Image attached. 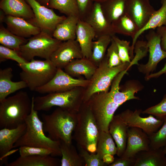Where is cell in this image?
Returning <instances> with one entry per match:
<instances>
[{"label": "cell", "instance_id": "1", "mask_svg": "<svg viewBox=\"0 0 166 166\" xmlns=\"http://www.w3.org/2000/svg\"><path fill=\"white\" fill-rule=\"evenodd\" d=\"M34 97L31 98V112L25 121V132L15 143L14 148L22 146L44 148L51 150L52 156H61L60 140H53L45 134L43 121L38 117V111L34 109Z\"/></svg>", "mask_w": 166, "mask_h": 166}, {"label": "cell", "instance_id": "2", "mask_svg": "<svg viewBox=\"0 0 166 166\" xmlns=\"http://www.w3.org/2000/svg\"><path fill=\"white\" fill-rule=\"evenodd\" d=\"M42 118L44 131L49 137L56 140H61L72 144L73 133L76 127L77 113L58 107L51 113L43 114Z\"/></svg>", "mask_w": 166, "mask_h": 166}, {"label": "cell", "instance_id": "3", "mask_svg": "<svg viewBox=\"0 0 166 166\" xmlns=\"http://www.w3.org/2000/svg\"><path fill=\"white\" fill-rule=\"evenodd\" d=\"M31 107V98L26 91H20L0 101V128H14L25 122Z\"/></svg>", "mask_w": 166, "mask_h": 166}, {"label": "cell", "instance_id": "4", "mask_svg": "<svg viewBox=\"0 0 166 166\" xmlns=\"http://www.w3.org/2000/svg\"><path fill=\"white\" fill-rule=\"evenodd\" d=\"M100 130L88 101L83 102L77 113L73 139L77 145L96 153Z\"/></svg>", "mask_w": 166, "mask_h": 166}, {"label": "cell", "instance_id": "5", "mask_svg": "<svg viewBox=\"0 0 166 166\" xmlns=\"http://www.w3.org/2000/svg\"><path fill=\"white\" fill-rule=\"evenodd\" d=\"M85 88L78 87L68 91L34 97V109L37 111H48L56 106L77 113L83 102Z\"/></svg>", "mask_w": 166, "mask_h": 166}, {"label": "cell", "instance_id": "6", "mask_svg": "<svg viewBox=\"0 0 166 166\" xmlns=\"http://www.w3.org/2000/svg\"><path fill=\"white\" fill-rule=\"evenodd\" d=\"M18 65L22 69L20 73L21 80L25 81L31 91L46 84L55 75L57 68L50 60L34 59Z\"/></svg>", "mask_w": 166, "mask_h": 166}, {"label": "cell", "instance_id": "7", "mask_svg": "<svg viewBox=\"0 0 166 166\" xmlns=\"http://www.w3.org/2000/svg\"><path fill=\"white\" fill-rule=\"evenodd\" d=\"M88 101L100 131L109 132L110 122L117 109L122 105L112 89L96 93Z\"/></svg>", "mask_w": 166, "mask_h": 166}, {"label": "cell", "instance_id": "8", "mask_svg": "<svg viewBox=\"0 0 166 166\" xmlns=\"http://www.w3.org/2000/svg\"><path fill=\"white\" fill-rule=\"evenodd\" d=\"M130 63H123L111 67L108 65L105 56L90 80L89 84L85 88L83 102L89 101L91 97L96 93L108 91L115 77L122 71L128 70L131 66Z\"/></svg>", "mask_w": 166, "mask_h": 166}, {"label": "cell", "instance_id": "9", "mask_svg": "<svg viewBox=\"0 0 166 166\" xmlns=\"http://www.w3.org/2000/svg\"><path fill=\"white\" fill-rule=\"evenodd\" d=\"M62 42L49 34L41 31L29 39L26 43L20 46L18 52L28 62L35 57L49 60Z\"/></svg>", "mask_w": 166, "mask_h": 166}, {"label": "cell", "instance_id": "10", "mask_svg": "<svg viewBox=\"0 0 166 166\" xmlns=\"http://www.w3.org/2000/svg\"><path fill=\"white\" fill-rule=\"evenodd\" d=\"M90 80L75 78L66 73L63 69L57 68L52 79L44 85L35 91L42 94L65 91L78 87H86Z\"/></svg>", "mask_w": 166, "mask_h": 166}, {"label": "cell", "instance_id": "11", "mask_svg": "<svg viewBox=\"0 0 166 166\" xmlns=\"http://www.w3.org/2000/svg\"><path fill=\"white\" fill-rule=\"evenodd\" d=\"M25 0L31 7L34 14V18L30 23L38 27L41 31L52 36L57 26L66 16L57 15L52 9L41 5L36 0Z\"/></svg>", "mask_w": 166, "mask_h": 166}, {"label": "cell", "instance_id": "12", "mask_svg": "<svg viewBox=\"0 0 166 166\" xmlns=\"http://www.w3.org/2000/svg\"><path fill=\"white\" fill-rule=\"evenodd\" d=\"M149 56L148 61L145 64H138L139 71L145 75V77L152 73L158 63L166 58V51L161 46L160 35L153 30H150L146 35Z\"/></svg>", "mask_w": 166, "mask_h": 166}, {"label": "cell", "instance_id": "13", "mask_svg": "<svg viewBox=\"0 0 166 166\" xmlns=\"http://www.w3.org/2000/svg\"><path fill=\"white\" fill-rule=\"evenodd\" d=\"M142 111L141 109L134 111L127 109L119 114L128 127L140 128L148 135L156 132L162 125L163 118H156L151 115L148 117H142L140 116Z\"/></svg>", "mask_w": 166, "mask_h": 166}, {"label": "cell", "instance_id": "14", "mask_svg": "<svg viewBox=\"0 0 166 166\" xmlns=\"http://www.w3.org/2000/svg\"><path fill=\"white\" fill-rule=\"evenodd\" d=\"M82 20L88 23L94 29L96 38L103 35L112 36L116 34L112 23L105 17L99 2H93L91 8Z\"/></svg>", "mask_w": 166, "mask_h": 166}, {"label": "cell", "instance_id": "15", "mask_svg": "<svg viewBox=\"0 0 166 166\" xmlns=\"http://www.w3.org/2000/svg\"><path fill=\"white\" fill-rule=\"evenodd\" d=\"M83 57L79 44L74 39L62 42L50 60L57 68L63 69L73 60Z\"/></svg>", "mask_w": 166, "mask_h": 166}, {"label": "cell", "instance_id": "16", "mask_svg": "<svg viewBox=\"0 0 166 166\" xmlns=\"http://www.w3.org/2000/svg\"><path fill=\"white\" fill-rule=\"evenodd\" d=\"M150 149V142L148 135L140 128L128 127L126 146L121 157H135L138 152L148 151Z\"/></svg>", "mask_w": 166, "mask_h": 166}, {"label": "cell", "instance_id": "17", "mask_svg": "<svg viewBox=\"0 0 166 166\" xmlns=\"http://www.w3.org/2000/svg\"><path fill=\"white\" fill-rule=\"evenodd\" d=\"M149 1L128 0L126 13L135 22L139 30L146 24L156 10Z\"/></svg>", "mask_w": 166, "mask_h": 166}, {"label": "cell", "instance_id": "18", "mask_svg": "<svg viewBox=\"0 0 166 166\" xmlns=\"http://www.w3.org/2000/svg\"><path fill=\"white\" fill-rule=\"evenodd\" d=\"M3 22L12 33L25 38L37 35L41 31L38 27L19 17L6 15Z\"/></svg>", "mask_w": 166, "mask_h": 166}, {"label": "cell", "instance_id": "19", "mask_svg": "<svg viewBox=\"0 0 166 166\" xmlns=\"http://www.w3.org/2000/svg\"><path fill=\"white\" fill-rule=\"evenodd\" d=\"M96 37V33L93 28L85 21L79 19L76 30V39L81 48L83 57L90 59L93 40Z\"/></svg>", "mask_w": 166, "mask_h": 166}, {"label": "cell", "instance_id": "20", "mask_svg": "<svg viewBox=\"0 0 166 166\" xmlns=\"http://www.w3.org/2000/svg\"><path fill=\"white\" fill-rule=\"evenodd\" d=\"M128 126L119 114L114 115L109 125V131L115 141L117 148V155L121 157L126 146Z\"/></svg>", "mask_w": 166, "mask_h": 166}, {"label": "cell", "instance_id": "21", "mask_svg": "<svg viewBox=\"0 0 166 166\" xmlns=\"http://www.w3.org/2000/svg\"><path fill=\"white\" fill-rule=\"evenodd\" d=\"M0 8L6 15L21 17L30 22L34 18L32 9L25 0H0Z\"/></svg>", "mask_w": 166, "mask_h": 166}, {"label": "cell", "instance_id": "22", "mask_svg": "<svg viewBox=\"0 0 166 166\" xmlns=\"http://www.w3.org/2000/svg\"><path fill=\"white\" fill-rule=\"evenodd\" d=\"M26 128L25 122L15 128H4L0 130V158L14 148V145L24 133Z\"/></svg>", "mask_w": 166, "mask_h": 166}, {"label": "cell", "instance_id": "23", "mask_svg": "<svg viewBox=\"0 0 166 166\" xmlns=\"http://www.w3.org/2000/svg\"><path fill=\"white\" fill-rule=\"evenodd\" d=\"M97 67L90 59L83 57L73 60L63 69L66 73L73 77L83 76L85 79L90 80Z\"/></svg>", "mask_w": 166, "mask_h": 166}, {"label": "cell", "instance_id": "24", "mask_svg": "<svg viewBox=\"0 0 166 166\" xmlns=\"http://www.w3.org/2000/svg\"><path fill=\"white\" fill-rule=\"evenodd\" d=\"M13 76L11 68L0 69V102L10 94L19 90L27 87L26 83L21 80L14 82L11 79Z\"/></svg>", "mask_w": 166, "mask_h": 166}, {"label": "cell", "instance_id": "25", "mask_svg": "<svg viewBox=\"0 0 166 166\" xmlns=\"http://www.w3.org/2000/svg\"><path fill=\"white\" fill-rule=\"evenodd\" d=\"M135 158L134 166H166V156L162 148L141 151Z\"/></svg>", "mask_w": 166, "mask_h": 166}, {"label": "cell", "instance_id": "26", "mask_svg": "<svg viewBox=\"0 0 166 166\" xmlns=\"http://www.w3.org/2000/svg\"><path fill=\"white\" fill-rule=\"evenodd\" d=\"M79 18L76 16H66L56 26L53 37L62 42L76 39V30Z\"/></svg>", "mask_w": 166, "mask_h": 166}, {"label": "cell", "instance_id": "27", "mask_svg": "<svg viewBox=\"0 0 166 166\" xmlns=\"http://www.w3.org/2000/svg\"><path fill=\"white\" fill-rule=\"evenodd\" d=\"M61 160L51 155L20 156L7 166H59Z\"/></svg>", "mask_w": 166, "mask_h": 166}, {"label": "cell", "instance_id": "28", "mask_svg": "<svg viewBox=\"0 0 166 166\" xmlns=\"http://www.w3.org/2000/svg\"><path fill=\"white\" fill-rule=\"evenodd\" d=\"M161 6L158 10H155L146 24L140 30L132 39L131 45V56H134V46L139 37L144 31L154 30L158 27L166 25V0H161Z\"/></svg>", "mask_w": 166, "mask_h": 166}, {"label": "cell", "instance_id": "29", "mask_svg": "<svg viewBox=\"0 0 166 166\" xmlns=\"http://www.w3.org/2000/svg\"><path fill=\"white\" fill-rule=\"evenodd\" d=\"M128 0H107L101 3L103 14L107 20L112 23L126 13Z\"/></svg>", "mask_w": 166, "mask_h": 166}, {"label": "cell", "instance_id": "30", "mask_svg": "<svg viewBox=\"0 0 166 166\" xmlns=\"http://www.w3.org/2000/svg\"><path fill=\"white\" fill-rule=\"evenodd\" d=\"M60 147L62 158L61 166H84L85 162L72 144H67L60 140Z\"/></svg>", "mask_w": 166, "mask_h": 166}, {"label": "cell", "instance_id": "31", "mask_svg": "<svg viewBox=\"0 0 166 166\" xmlns=\"http://www.w3.org/2000/svg\"><path fill=\"white\" fill-rule=\"evenodd\" d=\"M112 40V36L106 35L101 36L93 41L92 54L89 59L97 67L105 58Z\"/></svg>", "mask_w": 166, "mask_h": 166}, {"label": "cell", "instance_id": "32", "mask_svg": "<svg viewBox=\"0 0 166 166\" xmlns=\"http://www.w3.org/2000/svg\"><path fill=\"white\" fill-rule=\"evenodd\" d=\"M112 24L116 34L130 36L132 39L139 30L136 23L126 13Z\"/></svg>", "mask_w": 166, "mask_h": 166}, {"label": "cell", "instance_id": "33", "mask_svg": "<svg viewBox=\"0 0 166 166\" xmlns=\"http://www.w3.org/2000/svg\"><path fill=\"white\" fill-rule=\"evenodd\" d=\"M117 148L111 135L109 132L100 131L97 144L96 153L102 160L107 153L117 154Z\"/></svg>", "mask_w": 166, "mask_h": 166}, {"label": "cell", "instance_id": "34", "mask_svg": "<svg viewBox=\"0 0 166 166\" xmlns=\"http://www.w3.org/2000/svg\"><path fill=\"white\" fill-rule=\"evenodd\" d=\"M28 39L18 36L10 32L2 25L0 26V43L1 45L18 52L20 46Z\"/></svg>", "mask_w": 166, "mask_h": 166}, {"label": "cell", "instance_id": "35", "mask_svg": "<svg viewBox=\"0 0 166 166\" xmlns=\"http://www.w3.org/2000/svg\"><path fill=\"white\" fill-rule=\"evenodd\" d=\"M48 7L57 10L67 16H76L79 18L76 0H49Z\"/></svg>", "mask_w": 166, "mask_h": 166}, {"label": "cell", "instance_id": "36", "mask_svg": "<svg viewBox=\"0 0 166 166\" xmlns=\"http://www.w3.org/2000/svg\"><path fill=\"white\" fill-rule=\"evenodd\" d=\"M164 122L160 129L148 135L150 148L157 149L166 144V116L163 118Z\"/></svg>", "mask_w": 166, "mask_h": 166}, {"label": "cell", "instance_id": "37", "mask_svg": "<svg viewBox=\"0 0 166 166\" xmlns=\"http://www.w3.org/2000/svg\"><path fill=\"white\" fill-rule=\"evenodd\" d=\"M112 38L116 45L122 62L123 63H130L131 48L129 42L121 39L115 35L112 36Z\"/></svg>", "mask_w": 166, "mask_h": 166}, {"label": "cell", "instance_id": "38", "mask_svg": "<svg viewBox=\"0 0 166 166\" xmlns=\"http://www.w3.org/2000/svg\"><path fill=\"white\" fill-rule=\"evenodd\" d=\"M79 153L83 159L85 166H106L108 165L100 159L96 153H91L77 145Z\"/></svg>", "mask_w": 166, "mask_h": 166}, {"label": "cell", "instance_id": "39", "mask_svg": "<svg viewBox=\"0 0 166 166\" xmlns=\"http://www.w3.org/2000/svg\"><path fill=\"white\" fill-rule=\"evenodd\" d=\"M8 59L17 62L18 64H22L28 62L21 56L17 51L1 45H0V62Z\"/></svg>", "mask_w": 166, "mask_h": 166}, {"label": "cell", "instance_id": "40", "mask_svg": "<svg viewBox=\"0 0 166 166\" xmlns=\"http://www.w3.org/2000/svg\"><path fill=\"white\" fill-rule=\"evenodd\" d=\"M105 56L110 67L117 66L123 63L120 57L116 45L112 38L107 49Z\"/></svg>", "mask_w": 166, "mask_h": 166}, {"label": "cell", "instance_id": "41", "mask_svg": "<svg viewBox=\"0 0 166 166\" xmlns=\"http://www.w3.org/2000/svg\"><path fill=\"white\" fill-rule=\"evenodd\" d=\"M142 113L151 115L158 118H163L166 116V94L160 103L147 108Z\"/></svg>", "mask_w": 166, "mask_h": 166}, {"label": "cell", "instance_id": "42", "mask_svg": "<svg viewBox=\"0 0 166 166\" xmlns=\"http://www.w3.org/2000/svg\"><path fill=\"white\" fill-rule=\"evenodd\" d=\"M20 156H25L32 155H51L52 152L47 149L28 146H22L19 147Z\"/></svg>", "mask_w": 166, "mask_h": 166}, {"label": "cell", "instance_id": "43", "mask_svg": "<svg viewBox=\"0 0 166 166\" xmlns=\"http://www.w3.org/2000/svg\"><path fill=\"white\" fill-rule=\"evenodd\" d=\"M79 19L82 20L91 8L93 2L92 0H76Z\"/></svg>", "mask_w": 166, "mask_h": 166}, {"label": "cell", "instance_id": "44", "mask_svg": "<svg viewBox=\"0 0 166 166\" xmlns=\"http://www.w3.org/2000/svg\"><path fill=\"white\" fill-rule=\"evenodd\" d=\"M136 161L135 157L119 158L115 160L109 166H134Z\"/></svg>", "mask_w": 166, "mask_h": 166}, {"label": "cell", "instance_id": "45", "mask_svg": "<svg viewBox=\"0 0 166 166\" xmlns=\"http://www.w3.org/2000/svg\"><path fill=\"white\" fill-rule=\"evenodd\" d=\"M156 32L160 36L162 49L166 51V25L157 28Z\"/></svg>", "mask_w": 166, "mask_h": 166}, {"label": "cell", "instance_id": "46", "mask_svg": "<svg viewBox=\"0 0 166 166\" xmlns=\"http://www.w3.org/2000/svg\"><path fill=\"white\" fill-rule=\"evenodd\" d=\"M166 73V62L163 67L160 70L155 73H152L148 76L145 77L146 80L148 81L153 78H156L161 75Z\"/></svg>", "mask_w": 166, "mask_h": 166}, {"label": "cell", "instance_id": "47", "mask_svg": "<svg viewBox=\"0 0 166 166\" xmlns=\"http://www.w3.org/2000/svg\"><path fill=\"white\" fill-rule=\"evenodd\" d=\"M104 162L108 165L113 163L115 160L114 155L109 153L105 154L103 157Z\"/></svg>", "mask_w": 166, "mask_h": 166}, {"label": "cell", "instance_id": "48", "mask_svg": "<svg viewBox=\"0 0 166 166\" xmlns=\"http://www.w3.org/2000/svg\"><path fill=\"white\" fill-rule=\"evenodd\" d=\"M41 5L47 7H48L49 0H36Z\"/></svg>", "mask_w": 166, "mask_h": 166}, {"label": "cell", "instance_id": "49", "mask_svg": "<svg viewBox=\"0 0 166 166\" xmlns=\"http://www.w3.org/2000/svg\"><path fill=\"white\" fill-rule=\"evenodd\" d=\"M107 0H92L93 2H99L101 3H102Z\"/></svg>", "mask_w": 166, "mask_h": 166}, {"label": "cell", "instance_id": "50", "mask_svg": "<svg viewBox=\"0 0 166 166\" xmlns=\"http://www.w3.org/2000/svg\"><path fill=\"white\" fill-rule=\"evenodd\" d=\"M163 152L166 156V144L164 147V148H163Z\"/></svg>", "mask_w": 166, "mask_h": 166}, {"label": "cell", "instance_id": "51", "mask_svg": "<svg viewBox=\"0 0 166 166\" xmlns=\"http://www.w3.org/2000/svg\"><path fill=\"white\" fill-rule=\"evenodd\" d=\"M149 0V1H150V0Z\"/></svg>", "mask_w": 166, "mask_h": 166}]
</instances>
